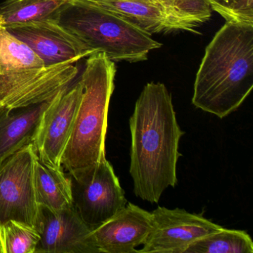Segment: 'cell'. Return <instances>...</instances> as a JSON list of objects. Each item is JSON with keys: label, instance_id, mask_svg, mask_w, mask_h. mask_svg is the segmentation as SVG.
I'll use <instances>...</instances> for the list:
<instances>
[{"label": "cell", "instance_id": "16", "mask_svg": "<svg viewBox=\"0 0 253 253\" xmlns=\"http://www.w3.org/2000/svg\"><path fill=\"white\" fill-rule=\"evenodd\" d=\"M74 0H6L0 4V23L5 26L55 19Z\"/></svg>", "mask_w": 253, "mask_h": 253}, {"label": "cell", "instance_id": "5", "mask_svg": "<svg viewBox=\"0 0 253 253\" xmlns=\"http://www.w3.org/2000/svg\"><path fill=\"white\" fill-rule=\"evenodd\" d=\"M68 177L74 208L92 230L112 218L127 204L119 179L106 158L82 171L69 173Z\"/></svg>", "mask_w": 253, "mask_h": 253}, {"label": "cell", "instance_id": "2", "mask_svg": "<svg viewBox=\"0 0 253 253\" xmlns=\"http://www.w3.org/2000/svg\"><path fill=\"white\" fill-rule=\"evenodd\" d=\"M253 88V25L228 23L205 50L192 104L217 118L241 106Z\"/></svg>", "mask_w": 253, "mask_h": 253}, {"label": "cell", "instance_id": "13", "mask_svg": "<svg viewBox=\"0 0 253 253\" xmlns=\"http://www.w3.org/2000/svg\"><path fill=\"white\" fill-rule=\"evenodd\" d=\"M122 16L144 32L152 34L184 31L199 34L201 26L193 19L185 17L148 0H82Z\"/></svg>", "mask_w": 253, "mask_h": 253}, {"label": "cell", "instance_id": "10", "mask_svg": "<svg viewBox=\"0 0 253 253\" xmlns=\"http://www.w3.org/2000/svg\"><path fill=\"white\" fill-rule=\"evenodd\" d=\"M37 229L41 239L35 253H100L92 229L74 207L53 211L40 206Z\"/></svg>", "mask_w": 253, "mask_h": 253}, {"label": "cell", "instance_id": "20", "mask_svg": "<svg viewBox=\"0 0 253 253\" xmlns=\"http://www.w3.org/2000/svg\"><path fill=\"white\" fill-rule=\"evenodd\" d=\"M228 23L253 25V0H207Z\"/></svg>", "mask_w": 253, "mask_h": 253}, {"label": "cell", "instance_id": "19", "mask_svg": "<svg viewBox=\"0 0 253 253\" xmlns=\"http://www.w3.org/2000/svg\"><path fill=\"white\" fill-rule=\"evenodd\" d=\"M40 239L35 228L8 220L0 226V253H35Z\"/></svg>", "mask_w": 253, "mask_h": 253}, {"label": "cell", "instance_id": "7", "mask_svg": "<svg viewBox=\"0 0 253 253\" xmlns=\"http://www.w3.org/2000/svg\"><path fill=\"white\" fill-rule=\"evenodd\" d=\"M75 63L26 69L0 76V109L37 104L72 85L79 73Z\"/></svg>", "mask_w": 253, "mask_h": 253}, {"label": "cell", "instance_id": "11", "mask_svg": "<svg viewBox=\"0 0 253 253\" xmlns=\"http://www.w3.org/2000/svg\"><path fill=\"white\" fill-rule=\"evenodd\" d=\"M5 27L16 38L27 44L43 61L45 66L65 62L76 63L94 54L55 19Z\"/></svg>", "mask_w": 253, "mask_h": 253}, {"label": "cell", "instance_id": "14", "mask_svg": "<svg viewBox=\"0 0 253 253\" xmlns=\"http://www.w3.org/2000/svg\"><path fill=\"white\" fill-rule=\"evenodd\" d=\"M54 97L37 104L0 109V166L16 152L34 143L44 112Z\"/></svg>", "mask_w": 253, "mask_h": 253}, {"label": "cell", "instance_id": "18", "mask_svg": "<svg viewBox=\"0 0 253 253\" xmlns=\"http://www.w3.org/2000/svg\"><path fill=\"white\" fill-rule=\"evenodd\" d=\"M184 253H253V242L245 231L221 227L191 244Z\"/></svg>", "mask_w": 253, "mask_h": 253}, {"label": "cell", "instance_id": "3", "mask_svg": "<svg viewBox=\"0 0 253 253\" xmlns=\"http://www.w3.org/2000/svg\"><path fill=\"white\" fill-rule=\"evenodd\" d=\"M115 75V62L104 53L88 57L80 79L81 101L62 157V167L69 174L93 167L106 158L108 113Z\"/></svg>", "mask_w": 253, "mask_h": 253}, {"label": "cell", "instance_id": "4", "mask_svg": "<svg viewBox=\"0 0 253 253\" xmlns=\"http://www.w3.org/2000/svg\"><path fill=\"white\" fill-rule=\"evenodd\" d=\"M57 20L88 50L104 53L114 62L145 61L151 51L162 46L122 16L82 0H74Z\"/></svg>", "mask_w": 253, "mask_h": 253}, {"label": "cell", "instance_id": "8", "mask_svg": "<svg viewBox=\"0 0 253 253\" xmlns=\"http://www.w3.org/2000/svg\"><path fill=\"white\" fill-rule=\"evenodd\" d=\"M152 214V230L137 253H184L191 244L221 228L202 214L183 209L158 207Z\"/></svg>", "mask_w": 253, "mask_h": 253}, {"label": "cell", "instance_id": "15", "mask_svg": "<svg viewBox=\"0 0 253 253\" xmlns=\"http://www.w3.org/2000/svg\"><path fill=\"white\" fill-rule=\"evenodd\" d=\"M35 189L39 206L53 211L73 207L69 177L63 169L54 168L38 156L35 167Z\"/></svg>", "mask_w": 253, "mask_h": 253}, {"label": "cell", "instance_id": "12", "mask_svg": "<svg viewBox=\"0 0 253 253\" xmlns=\"http://www.w3.org/2000/svg\"><path fill=\"white\" fill-rule=\"evenodd\" d=\"M153 226L152 212L127 204L106 223L93 230L100 253H137Z\"/></svg>", "mask_w": 253, "mask_h": 253}, {"label": "cell", "instance_id": "1", "mask_svg": "<svg viewBox=\"0 0 253 253\" xmlns=\"http://www.w3.org/2000/svg\"><path fill=\"white\" fill-rule=\"evenodd\" d=\"M129 173L134 195L157 204L164 191L177 184L179 143L184 134L169 91L161 83L146 84L129 119Z\"/></svg>", "mask_w": 253, "mask_h": 253}, {"label": "cell", "instance_id": "22", "mask_svg": "<svg viewBox=\"0 0 253 253\" xmlns=\"http://www.w3.org/2000/svg\"><path fill=\"white\" fill-rule=\"evenodd\" d=\"M206 1H207V0H206Z\"/></svg>", "mask_w": 253, "mask_h": 253}, {"label": "cell", "instance_id": "17", "mask_svg": "<svg viewBox=\"0 0 253 253\" xmlns=\"http://www.w3.org/2000/svg\"><path fill=\"white\" fill-rule=\"evenodd\" d=\"M42 66L38 54L0 23V76Z\"/></svg>", "mask_w": 253, "mask_h": 253}, {"label": "cell", "instance_id": "6", "mask_svg": "<svg viewBox=\"0 0 253 253\" xmlns=\"http://www.w3.org/2000/svg\"><path fill=\"white\" fill-rule=\"evenodd\" d=\"M38 156L32 143L0 166V226L8 220H17L38 228L40 206L35 189Z\"/></svg>", "mask_w": 253, "mask_h": 253}, {"label": "cell", "instance_id": "21", "mask_svg": "<svg viewBox=\"0 0 253 253\" xmlns=\"http://www.w3.org/2000/svg\"><path fill=\"white\" fill-rule=\"evenodd\" d=\"M198 23H206L211 16V9L206 0H148Z\"/></svg>", "mask_w": 253, "mask_h": 253}, {"label": "cell", "instance_id": "9", "mask_svg": "<svg viewBox=\"0 0 253 253\" xmlns=\"http://www.w3.org/2000/svg\"><path fill=\"white\" fill-rule=\"evenodd\" d=\"M81 80L60 91L44 112L34 145L38 157L48 165L63 169L61 161L73 128L82 95Z\"/></svg>", "mask_w": 253, "mask_h": 253}]
</instances>
